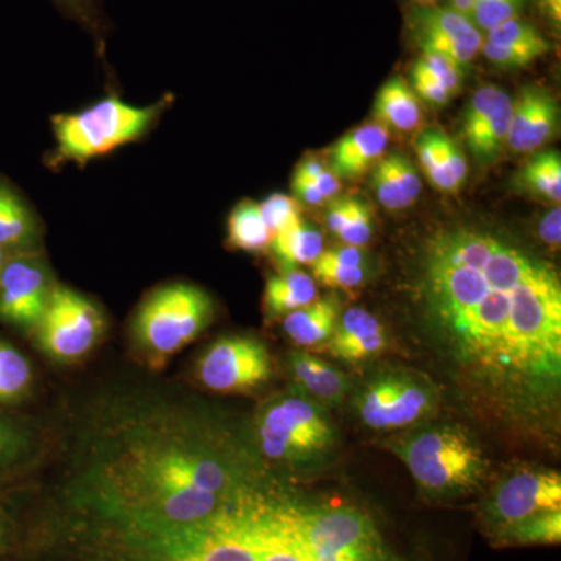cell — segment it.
<instances>
[{
	"mask_svg": "<svg viewBox=\"0 0 561 561\" xmlns=\"http://www.w3.org/2000/svg\"><path fill=\"white\" fill-rule=\"evenodd\" d=\"M415 287L424 327L468 397L530 427L556 416L561 283L551 264L459 225L424 241Z\"/></svg>",
	"mask_w": 561,
	"mask_h": 561,
	"instance_id": "obj_1",
	"label": "cell"
},
{
	"mask_svg": "<svg viewBox=\"0 0 561 561\" xmlns=\"http://www.w3.org/2000/svg\"><path fill=\"white\" fill-rule=\"evenodd\" d=\"M186 561H411L367 508L251 479Z\"/></svg>",
	"mask_w": 561,
	"mask_h": 561,
	"instance_id": "obj_2",
	"label": "cell"
},
{
	"mask_svg": "<svg viewBox=\"0 0 561 561\" xmlns=\"http://www.w3.org/2000/svg\"><path fill=\"white\" fill-rule=\"evenodd\" d=\"M250 479L201 443L144 438L102 468L98 500L106 516L192 524L213 516Z\"/></svg>",
	"mask_w": 561,
	"mask_h": 561,
	"instance_id": "obj_3",
	"label": "cell"
},
{
	"mask_svg": "<svg viewBox=\"0 0 561 561\" xmlns=\"http://www.w3.org/2000/svg\"><path fill=\"white\" fill-rule=\"evenodd\" d=\"M411 472L421 493L454 500L479 489L489 472L482 446L459 424L420 426L387 442Z\"/></svg>",
	"mask_w": 561,
	"mask_h": 561,
	"instance_id": "obj_4",
	"label": "cell"
},
{
	"mask_svg": "<svg viewBox=\"0 0 561 561\" xmlns=\"http://www.w3.org/2000/svg\"><path fill=\"white\" fill-rule=\"evenodd\" d=\"M171 99L150 106H133L119 98H106L79 113L51 119L55 135L54 164L84 162L103 157L142 138L153 127Z\"/></svg>",
	"mask_w": 561,
	"mask_h": 561,
	"instance_id": "obj_5",
	"label": "cell"
},
{
	"mask_svg": "<svg viewBox=\"0 0 561 561\" xmlns=\"http://www.w3.org/2000/svg\"><path fill=\"white\" fill-rule=\"evenodd\" d=\"M213 316V300L201 287L165 284L139 306L133 334L150 359L162 360L195 341L209 327Z\"/></svg>",
	"mask_w": 561,
	"mask_h": 561,
	"instance_id": "obj_6",
	"label": "cell"
},
{
	"mask_svg": "<svg viewBox=\"0 0 561 561\" xmlns=\"http://www.w3.org/2000/svg\"><path fill=\"white\" fill-rule=\"evenodd\" d=\"M256 435L267 459L289 465L319 461L337 440L327 408L297 390L265 405L257 419Z\"/></svg>",
	"mask_w": 561,
	"mask_h": 561,
	"instance_id": "obj_7",
	"label": "cell"
},
{
	"mask_svg": "<svg viewBox=\"0 0 561 561\" xmlns=\"http://www.w3.org/2000/svg\"><path fill=\"white\" fill-rule=\"evenodd\" d=\"M440 400V390L423 373L387 368L362 386L353 405L368 430L401 431L432 419Z\"/></svg>",
	"mask_w": 561,
	"mask_h": 561,
	"instance_id": "obj_8",
	"label": "cell"
},
{
	"mask_svg": "<svg viewBox=\"0 0 561 561\" xmlns=\"http://www.w3.org/2000/svg\"><path fill=\"white\" fill-rule=\"evenodd\" d=\"M561 511L560 472L519 467L491 486L481 505V524L491 540L545 512Z\"/></svg>",
	"mask_w": 561,
	"mask_h": 561,
	"instance_id": "obj_9",
	"label": "cell"
},
{
	"mask_svg": "<svg viewBox=\"0 0 561 561\" xmlns=\"http://www.w3.org/2000/svg\"><path fill=\"white\" fill-rule=\"evenodd\" d=\"M35 331L41 350L51 359L79 360L101 339L103 317L98 306L79 291L55 286Z\"/></svg>",
	"mask_w": 561,
	"mask_h": 561,
	"instance_id": "obj_10",
	"label": "cell"
},
{
	"mask_svg": "<svg viewBox=\"0 0 561 561\" xmlns=\"http://www.w3.org/2000/svg\"><path fill=\"white\" fill-rule=\"evenodd\" d=\"M197 375L203 386L220 393L256 389L271 379V353L254 337L220 339L198 360Z\"/></svg>",
	"mask_w": 561,
	"mask_h": 561,
	"instance_id": "obj_11",
	"label": "cell"
},
{
	"mask_svg": "<svg viewBox=\"0 0 561 561\" xmlns=\"http://www.w3.org/2000/svg\"><path fill=\"white\" fill-rule=\"evenodd\" d=\"M405 33L420 51H434L467 68L482 49L483 33L449 5L409 7Z\"/></svg>",
	"mask_w": 561,
	"mask_h": 561,
	"instance_id": "obj_12",
	"label": "cell"
},
{
	"mask_svg": "<svg viewBox=\"0 0 561 561\" xmlns=\"http://www.w3.org/2000/svg\"><path fill=\"white\" fill-rule=\"evenodd\" d=\"M51 289L46 264L33 251L9 254L0 271V321L20 330H35Z\"/></svg>",
	"mask_w": 561,
	"mask_h": 561,
	"instance_id": "obj_13",
	"label": "cell"
},
{
	"mask_svg": "<svg viewBox=\"0 0 561 561\" xmlns=\"http://www.w3.org/2000/svg\"><path fill=\"white\" fill-rule=\"evenodd\" d=\"M512 99L497 87H483L474 92L463 116V138L479 164L496 160L507 142L511 127Z\"/></svg>",
	"mask_w": 561,
	"mask_h": 561,
	"instance_id": "obj_14",
	"label": "cell"
},
{
	"mask_svg": "<svg viewBox=\"0 0 561 561\" xmlns=\"http://www.w3.org/2000/svg\"><path fill=\"white\" fill-rule=\"evenodd\" d=\"M559 116V105L551 92L541 87H527L512 106L508 147L516 153L540 149L556 136Z\"/></svg>",
	"mask_w": 561,
	"mask_h": 561,
	"instance_id": "obj_15",
	"label": "cell"
},
{
	"mask_svg": "<svg viewBox=\"0 0 561 561\" xmlns=\"http://www.w3.org/2000/svg\"><path fill=\"white\" fill-rule=\"evenodd\" d=\"M389 335L378 317L364 308H351L339 317L327 348L335 359L360 364L381 356Z\"/></svg>",
	"mask_w": 561,
	"mask_h": 561,
	"instance_id": "obj_16",
	"label": "cell"
},
{
	"mask_svg": "<svg viewBox=\"0 0 561 561\" xmlns=\"http://www.w3.org/2000/svg\"><path fill=\"white\" fill-rule=\"evenodd\" d=\"M287 364L297 391L323 408L342 404L353 389L348 376L341 368L308 351H291Z\"/></svg>",
	"mask_w": 561,
	"mask_h": 561,
	"instance_id": "obj_17",
	"label": "cell"
},
{
	"mask_svg": "<svg viewBox=\"0 0 561 561\" xmlns=\"http://www.w3.org/2000/svg\"><path fill=\"white\" fill-rule=\"evenodd\" d=\"M390 130L378 124H365L343 136L331 149V171L337 179L353 180L381 160L389 146Z\"/></svg>",
	"mask_w": 561,
	"mask_h": 561,
	"instance_id": "obj_18",
	"label": "cell"
},
{
	"mask_svg": "<svg viewBox=\"0 0 561 561\" xmlns=\"http://www.w3.org/2000/svg\"><path fill=\"white\" fill-rule=\"evenodd\" d=\"M39 239L35 210L13 184L0 176V247L9 254L31 253Z\"/></svg>",
	"mask_w": 561,
	"mask_h": 561,
	"instance_id": "obj_19",
	"label": "cell"
},
{
	"mask_svg": "<svg viewBox=\"0 0 561 561\" xmlns=\"http://www.w3.org/2000/svg\"><path fill=\"white\" fill-rule=\"evenodd\" d=\"M371 187L383 208L398 210L416 202L421 194V180L408 158L391 153L373 171Z\"/></svg>",
	"mask_w": 561,
	"mask_h": 561,
	"instance_id": "obj_20",
	"label": "cell"
},
{
	"mask_svg": "<svg viewBox=\"0 0 561 561\" xmlns=\"http://www.w3.org/2000/svg\"><path fill=\"white\" fill-rule=\"evenodd\" d=\"M342 313L341 300L331 294L321 300L284 317L283 327L291 342L302 348L324 345L330 341Z\"/></svg>",
	"mask_w": 561,
	"mask_h": 561,
	"instance_id": "obj_21",
	"label": "cell"
},
{
	"mask_svg": "<svg viewBox=\"0 0 561 561\" xmlns=\"http://www.w3.org/2000/svg\"><path fill=\"white\" fill-rule=\"evenodd\" d=\"M312 278L332 289H356L370 278V260L360 247L342 245L323 251L312 262Z\"/></svg>",
	"mask_w": 561,
	"mask_h": 561,
	"instance_id": "obj_22",
	"label": "cell"
},
{
	"mask_svg": "<svg viewBox=\"0 0 561 561\" xmlns=\"http://www.w3.org/2000/svg\"><path fill=\"white\" fill-rule=\"evenodd\" d=\"M373 116L389 130L413 131L420 127L423 111L415 91L401 77H393L376 95Z\"/></svg>",
	"mask_w": 561,
	"mask_h": 561,
	"instance_id": "obj_23",
	"label": "cell"
},
{
	"mask_svg": "<svg viewBox=\"0 0 561 561\" xmlns=\"http://www.w3.org/2000/svg\"><path fill=\"white\" fill-rule=\"evenodd\" d=\"M317 300V284L308 273L289 268L265 284L264 312L268 320L286 317Z\"/></svg>",
	"mask_w": 561,
	"mask_h": 561,
	"instance_id": "obj_24",
	"label": "cell"
},
{
	"mask_svg": "<svg viewBox=\"0 0 561 561\" xmlns=\"http://www.w3.org/2000/svg\"><path fill=\"white\" fill-rule=\"evenodd\" d=\"M271 249L283 271H289L312 264L323 253V236L300 217L273 236Z\"/></svg>",
	"mask_w": 561,
	"mask_h": 561,
	"instance_id": "obj_25",
	"label": "cell"
},
{
	"mask_svg": "<svg viewBox=\"0 0 561 561\" xmlns=\"http://www.w3.org/2000/svg\"><path fill=\"white\" fill-rule=\"evenodd\" d=\"M272 239L257 203L243 201L232 209L228 219V243L232 249L261 253L271 247Z\"/></svg>",
	"mask_w": 561,
	"mask_h": 561,
	"instance_id": "obj_26",
	"label": "cell"
},
{
	"mask_svg": "<svg viewBox=\"0 0 561 561\" xmlns=\"http://www.w3.org/2000/svg\"><path fill=\"white\" fill-rule=\"evenodd\" d=\"M519 186L552 203L561 201V158L559 151L535 154L519 172Z\"/></svg>",
	"mask_w": 561,
	"mask_h": 561,
	"instance_id": "obj_27",
	"label": "cell"
},
{
	"mask_svg": "<svg viewBox=\"0 0 561 561\" xmlns=\"http://www.w3.org/2000/svg\"><path fill=\"white\" fill-rule=\"evenodd\" d=\"M443 138H445V133L424 130L415 140V150L421 169L426 173L427 180L434 184V187L442 192H448V194H456L459 190L449 172Z\"/></svg>",
	"mask_w": 561,
	"mask_h": 561,
	"instance_id": "obj_28",
	"label": "cell"
},
{
	"mask_svg": "<svg viewBox=\"0 0 561 561\" xmlns=\"http://www.w3.org/2000/svg\"><path fill=\"white\" fill-rule=\"evenodd\" d=\"M561 540V511L541 513L494 540L500 546H548Z\"/></svg>",
	"mask_w": 561,
	"mask_h": 561,
	"instance_id": "obj_29",
	"label": "cell"
},
{
	"mask_svg": "<svg viewBox=\"0 0 561 561\" xmlns=\"http://www.w3.org/2000/svg\"><path fill=\"white\" fill-rule=\"evenodd\" d=\"M483 41L497 46L515 47V49L529 50L546 57L552 49V44L538 27L523 16L513 18L496 25L483 35Z\"/></svg>",
	"mask_w": 561,
	"mask_h": 561,
	"instance_id": "obj_30",
	"label": "cell"
},
{
	"mask_svg": "<svg viewBox=\"0 0 561 561\" xmlns=\"http://www.w3.org/2000/svg\"><path fill=\"white\" fill-rule=\"evenodd\" d=\"M32 378L27 357L10 343L0 342V402H13L24 397Z\"/></svg>",
	"mask_w": 561,
	"mask_h": 561,
	"instance_id": "obj_31",
	"label": "cell"
},
{
	"mask_svg": "<svg viewBox=\"0 0 561 561\" xmlns=\"http://www.w3.org/2000/svg\"><path fill=\"white\" fill-rule=\"evenodd\" d=\"M50 2L68 20L76 22L84 32L90 33L98 47L101 49L105 47L110 22L103 11L102 0H50Z\"/></svg>",
	"mask_w": 561,
	"mask_h": 561,
	"instance_id": "obj_32",
	"label": "cell"
},
{
	"mask_svg": "<svg viewBox=\"0 0 561 561\" xmlns=\"http://www.w3.org/2000/svg\"><path fill=\"white\" fill-rule=\"evenodd\" d=\"M526 0H474L470 18L482 33L522 16Z\"/></svg>",
	"mask_w": 561,
	"mask_h": 561,
	"instance_id": "obj_33",
	"label": "cell"
},
{
	"mask_svg": "<svg viewBox=\"0 0 561 561\" xmlns=\"http://www.w3.org/2000/svg\"><path fill=\"white\" fill-rule=\"evenodd\" d=\"M413 68L427 73L431 79L438 81L453 95L460 91L465 68H461L456 61L449 60L445 55L434 54V51H421L419 60L415 61Z\"/></svg>",
	"mask_w": 561,
	"mask_h": 561,
	"instance_id": "obj_34",
	"label": "cell"
},
{
	"mask_svg": "<svg viewBox=\"0 0 561 561\" xmlns=\"http://www.w3.org/2000/svg\"><path fill=\"white\" fill-rule=\"evenodd\" d=\"M373 231H375V220L370 206L360 198L354 197L353 209H351L348 219L343 224L337 238L345 245L365 247L371 241Z\"/></svg>",
	"mask_w": 561,
	"mask_h": 561,
	"instance_id": "obj_35",
	"label": "cell"
},
{
	"mask_svg": "<svg viewBox=\"0 0 561 561\" xmlns=\"http://www.w3.org/2000/svg\"><path fill=\"white\" fill-rule=\"evenodd\" d=\"M260 210L272 236L289 227L301 217L300 205L294 197L286 194H272L271 197L260 203Z\"/></svg>",
	"mask_w": 561,
	"mask_h": 561,
	"instance_id": "obj_36",
	"label": "cell"
},
{
	"mask_svg": "<svg viewBox=\"0 0 561 561\" xmlns=\"http://www.w3.org/2000/svg\"><path fill=\"white\" fill-rule=\"evenodd\" d=\"M27 448V434L13 421L0 419V468L20 460Z\"/></svg>",
	"mask_w": 561,
	"mask_h": 561,
	"instance_id": "obj_37",
	"label": "cell"
},
{
	"mask_svg": "<svg viewBox=\"0 0 561 561\" xmlns=\"http://www.w3.org/2000/svg\"><path fill=\"white\" fill-rule=\"evenodd\" d=\"M413 90L423 101L434 106H445L451 101L453 94L446 88H443L438 81L431 79L427 73L420 69L412 68L411 72Z\"/></svg>",
	"mask_w": 561,
	"mask_h": 561,
	"instance_id": "obj_38",
	"label": "cell"
},
{
	"mask_svg": "<svg viewBox=\"0 0 561 561\" xmlns=\"http://www.w3.org/2000/svg\"><path fill=\"white\" fill-rule=\"evenodd\" d=\"M443 147H445L449 172H451L457 190L460 191L461 187L465 186V183H467L468 179L467 158H465V153L461 151L460 147L457 146L456 140L449 138L448 135H445V138H443Z\"/></svg>",
	"mask_w": 561,
	"mask_h": 561,
	"instance_id": "obj_39",
	"label": "cell"
},
{
	"mask_svg": "<svg viewBox=\"0 0 561 561\" xmlns=\"http://www.w3.org/2000/svg\"><path fill=\"white\" fill-rule=\"evenodd\" d=\"M538 236L546 245L559 250L561 242V209L560 206L552 208L542 217L538 225Z\"/></svg>",
	"mask_w": 561,
	"mask_h": 561,
	"instance_id": "obj_40",
	"label": "cell"
},
{
	"mask_svg": "<svg viewBox=\"0 0 561 561\" xmlns=\"http://www.w3.org/2000/svg\"><path fill=\"white\" fill-rule=\"evenodd\" d=\"M354 197L339 198L331 203L327 210V227L332 234L337 236L341 232L343 224L348 219L351 209H353Z\"/></svg>",
	"mask_w": 561,
	"mask_h": 561,
	"instance_id": "obj_41",
	"label": "cell"
},
{
	"mask_svg": "<svg viewBox=\"0 0 561 561\" xmlns=\"http://www.w3.org/2000/svg\"><path fill=\"white\" fill-rule=\"evenodd\" d=\"M294 191L297 194V197L300 198L302 203L309 206H320L323 203H327V198L321 194L317 184L313 183L312 180L306 179V176L298 175L295 173L294 175Z\"/></svg>",
	"mask_w": 561,
	"mask_h": 561,
	"instance_id": "obj_42",
	"label": "cell"
},
{
	"mask_svg": "<svg viewBox=\"0 0 561 561\" xmlns=\"http://www.w3.org/2000/svg\"><path fill=\"white\" fill-rule=\"evenodd\" d=\"M538 10L553 27L560 28L561 24V0H535Z\"/></svg>",
	"mask_w": 561,
	"mask_h": 561,
	"instance_id": "obj_43",
	"label": "cell"
},
{
	"mask_svg": "<svg viewBox=\"0 0 561 561\" xmlns=\"http://www.w3.org/2000/svg\"><path fill=\"white\" fill-rule=\"evenodd\" d=\"M11 541V529L9 519L0 512V557L9 551Z\"/></svg>",
	"mask_w": 561,
	"mask_h": 561,
	"instance_id": "obj_44",
	"label": "cell"
},
{
	"mask_svg": "<svg viewBox=\"0 0 561 561\" xmlns=\"http://www.w3.org/2000/svg\"><path fill=\"white\" fill-rule=\"evenodd\" d=\"M448 5L451 7V9L470 16L472 5H474V0H448Z\"/></svg>",
	"mask_w": 561,
	"mask_h": 561,
	"instance_id": "obj_45",
	"label": "cell"
},
{
	"mask_svg": "<svg viewBox=\"0 0 561 561\" xmlns=\"http://www.w3.org/2000/svg\"><path fill=\"white\" fill-rule=\"evenodd\" d=\"M409 7H432L440 3V0H404Z\"/></svg>",
	"mask_w": 561,
	"mask_h": 561,
	"instance_id": "obj_46",
	"label": "cell"
},
{
	"mask_svg": "<svg viewBox=\"0 0 561 561\" xmlns=\"http://www.w3.org/2000/svg\"><path fill=\"white\" fill-rule=\"evenodd\" d=\"M7 257H9V253L0 247V271H2L3 264H5Z\"/></svg>",
	"mask_w": 561,
	"mask_h": 561,
	"instance_id": "obj_47",
	"label": "cell"
}]
</instances>
